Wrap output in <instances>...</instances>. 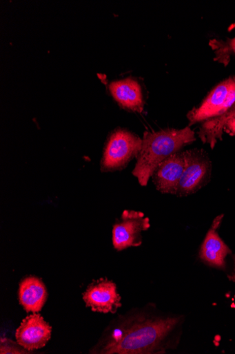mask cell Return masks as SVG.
I'll use <instances>...</instances> for the list:
<instances>
[{
    "instance_id": "obj_11",
    "label": "cell",
    "mask_w": 235,
    "mask_h": 354,
    "mask_svg": "<svg viewBox=\"0 0 235 354\" xmlns=\"http://www.w3.org/2000/svg\"><path fill=\"white\" fill-rule=\"evenodd\" d=\"M48 298L47 288L41 279L35 276H29L20 282L19 304L27 313L41 312Z\"/></svg>"
},
{
    "instance_id": "obj_2",
    "label": "cell",
    "mask_w": 235,
    "mask_h": 354,
    "mask_svg": "<svg viewBox=\"0 0 235 354\" xmlns=\"http://www.w3.org/2000/svg\"><path fill=\"white\" fill-rule=\"evenodd\" d=\"M235 114V77L216 86L198 108L191 111L187 118L190 123L205 121L198 136L214 148L222 138L227 121Z\"/></svg>"
},
{
    "instance_id": "obj_15",
    "label": "cell",
    "mask_w": 235,
    "mask_h": 354,
    "mask_svg": "<svg viewBox=\"0 0 235 354\" xmlns=\"http://www.w3.org/2000/svg\"><path fill=\"white\" fill-rule=\"evenodd\" d=\"M224 129L226 132L235 136V114L227 121Z\"/></svg>"
},
{
    "instance_id": "obj_9",
    "label": "cell",
    "mask_w": 235,
    "mask_h": 354,
    "mask_svg": "<svg viewBox=\"0 0 235 354\" xmlns=\"http://www.w3.org/2000/svg\"><path fill=\"white\" fill-rule=\"evenodd\" d=\"M185 167V152L176 153L164 160L152 176L157 189L165 194L176 195Z\"/></svg>"
},
{
    "instance_id": "obj_6",
    "label": "cell",
    "mask_w": 235,
    "mask_h": 354,
    "mask_svg": "<svg viewBox=\"0 0 235 354\" xmlns=\"http://www.w3.org/2000/svg\"><path fill=\"white\" fill-rule=\"evenodd\" d=\"M185 153L186 167L177 188L176 195L178 196L193 194L208 182L212 171L210 160L203 151H187Z\"/></svg>"
},
{
    "instance_id": "obj_7",
    "label": "cell",
    "mask_w": 235,
    "mask_h": 354,
    "mask_svg": "<svg viewBox=\"0 0 235 354\" xmlns=\"http://www.w3.org/2000/svg\"><path fill=\"white\" fill-rule=\"evenodd\" d=\"M83 299L93 312L114 314L122 306L116 284L107 278L91 283L83 293Z\"/></svg>"
},
{
    "instance_id": "obj_5",
    "label": "cell",
    "mask_w": 235,
    "mask_h": 354,
    "mask_svg": "<svg viewBox=\"0 0 235 354\" xmlns=\"http://www.w3.org/2000/svg\"><path fill=\"white\" fill-rule=\"evenodd\" d=\"M148 217L141 212L125 210L114 225L112 232L114 248L121 251L130 247H138L143 242L142 232L150 228Z\"/></svg>"
},
{
    "instance_id": "obj_8",
    "label": "cell",
    "mask_w": 235,
    "mask_h": 354,
    "mask_svg": "<svg viewBox=\"0 0 235 354\" xmlns=\"http://www.w3.org/2000/svg\"><path fill=\"white\" fill-rule=\"evenodd\" d=\"M52 328L39 313L25 317L16 331L17 342L28 351L46 346L52 337Z\"/></svg>"
},
{
    "instance_id": "obj_14",
    "label": "cell",
    "mask_w": 235,
    "mask_h": 354,
    "mask_svg": "<svg viewBox=\"0 0 235 354\" xmlns=\"http://www.w3.org/2000/svg\"><path fill=\"white\" fill-rule=\"evenodd\" d=\"M30 351L24 348L17 342L7 338H2L0 342V353L1 354H25Z\"/></svg>"
},
{
    "instance_id": "obj_13",
    "label": "cell",
    "mask_w": 235,
    "mask_h": 354,
    "mask_svg": "<svg viewBox=\"0 0 235 354\" xmlns=\"http://www.w3.org/2000/svg\"><path fill=\"white\" fill-rule=\"evenodd\" d=\"M210 45L216 53V59L227 66L231 55H235V38L227 41L214 40Z\"/></svg>"
},
{
    "instance_id": "obj_10",
    "label": "cell",
    "mask_w": 235,
    "mask_h": 354,
    "mask_svg": "<svg viewBox=\"0 0 235 354\" xmlns=\"http://www.w3.org/2000/svg\"><path fill=\"white\" fill-rule=\"evenodd\" d=\"M114 100L124 109L141 113L144 109L143 91L139 82L133 78L114 81L110 84Z\"/></svg>"
},
{
    "instance_id": "obj_3",
    "label": "cell",
    "mask_w": 235,
    "mask_h": 354,
    "mask_svg": "<svg viewBox=\"0 0 235 354\" xmlns=\"http://www.w3.org/2000/svg\"><path fill=\"white\" fill-rule=\"evenodd\" d=\"M195 140L194 133L189 127L182 130L165 129L155 133H146L132 174L137 178L140 185L147 186L154 172L164 160Z\"/></svg>"
},
{
    "instance_id": "obj_4",
    "label": "cell",
    "mask_w": 235,
    "mask_h": 354,
    "mask_svg": "<svg viewBox=\"0 0 235 354\" xmlns=\"http://www.w3.org/2000/svg\"><path fill=\"white\" fill-rule=\"evenodd\" d=\"M143 139L125 130L114 131L107 142L101 170L110 172L124 168L134 157L139 156Z\"/></svg>"
},
{
    "instance_id": "obj_1",
    "label": "cell",
    "mask_w": 235,
    "mask_h": 354,
    "mask_svg": "<svg viewBox=\"0 0 235 354\" xmlns=\"http://www.w3.org/2000/svg\"><path fill=\"white\" fill-rule=\"evenodd\" d=\"M180 323L179 317H139L110 336L98 353L147 354L164 352L165 342Z\"/></svg>"
},
{
    "instance_id": "obj_12",
    "label": "cell",
    "mask_w": 235,
    "mask_h": 354,
    "mask_svg": "<svg viewBox=\"0 0 235 354\" xmlns=\"http://www.w3.org/2000/svg\"><path fill=\"white\" fill-rule=\"evenodd\" d=\"M221 220V216L215 220L212 228L209 231L201 245L199 257L208 265L223 269L225 267L226 257L231 253V250L216 232Z\"/></svg>"
}]
</instances>
